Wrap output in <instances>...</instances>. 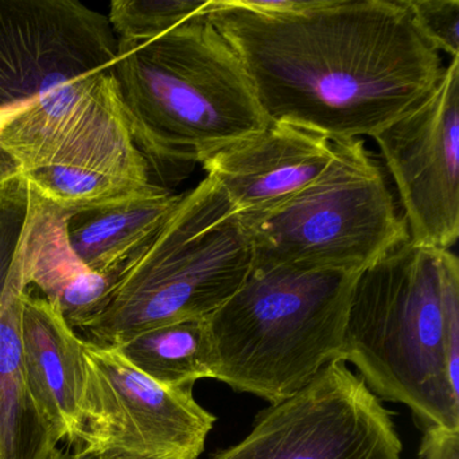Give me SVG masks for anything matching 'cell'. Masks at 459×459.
Listing matches in <instances>:
<instances>
[{
  "instance_id": "7402d4cb",
  "label": "cell",
  "mask_w": 459,
  "mask_h": 459,
  "mask_svg": "<svg viewBox=\"0 0 459 459\" xmlns=\"http://www.w3.org/2000/svg\"><path fill=\"white\" fill-rule=\"evenodd\" d=\"M48 459H142L136 458V456L122 455V454H88L85 451L79 450L74 453H65L61 448L56 447L55 450L50 453L49 458Z\"/></svg>"
},
{
  "instance_id": "ffe728a7",
  "label": "cell",
  "mask_w": 459,
  "mask_h": 459,
  "mask_svg": "<svg viewBox=\"0 0 459 459\" xmlns=\"http://www.w3.org/2000/svg\"><path fill=\"white\" fill-rule=\"evenodd\" d=\"M421 36L437 53L459 58L458 0H405Z\"/></svg>"
},
{
  "instance_id": "8992f818",
  "label": "cell",
  "mask_w": 459,
  "mask_h": 459,
  "mask_svg": "<svg viewBox=\"0 0 459 459\" xmlns=\"http://www.w3.org/2000/svg\"><path fill=\"white\" fill-rule=\"evenodd\" d=\"M332 143V160L308 186L271 208L240 214L252 268L359 273L410 240L365 142Z\"/></svg>"
},
{
  "instance_id": "277c9868",
  "label": "cell",
  "mask_w": 459,
  "mask_h": 459,
  "mask_svg": "<svg viewBox=\"0 0 459 459\" xmlns=\"http://www.w3.org/2000/svg\"><path fill=\"white\" fill-rule=\"evenodd\" d=\"M357 275L251 268L240 289L206 318L214 378L270 404L294 396L340 359Z\"/></svg>"
},
{
  "instance_id": "52a82bcc",
  "label": "cell",
  "mask_w": 459,
  "mask_h": 459,
  "mask_svg": "<svg viewBox=\"0 0 459 459\" xmlns=\"http://www.w3.org/2000/svg\"><path fill=\"white\" fill-rule=\"evenodd\" d=\"M85 386L76 448L142 459H198L213 413L193 386H169L134 367L115 346L82 338Z\"/></svg>"
},
{
  "instance_id": "ba28073f",
  "label": "cell",
  "mask_w": 459,
  "mask_h": 459,
  "mask_svg": "<svg viewBox=\"0 0 459 459\" xmlns=\"http://www.w3.org/2000/svg\"><path fill=\"white\" fill-rule=\"evenodd\" d=\"M44 168L82 169L152 184L112 68L53 88L0 133V174Z\"/></svg>"
},
{
  "instance_id": "d6986e66",
  "label": "cell",
  "mask_w": 459,
  "mask_h": 459,
  "mask_svg": "<svg viewBox=\"0 0 459 459\" xmlns=\"http://www.w3.org/2000/svg\"><path fill=\"white\" fill-rule=\"evenodd\" d=\"M213 4L214 0H114L108 21L117 41H150L208 15Z\"/></svg>"
},
{
  "instance_id": "3957f363",
  "label": "cell",
  "mask_w": 459,
  "mask_h": 459,
  "mask_svg": "<svg viewBox=\"0 0 459 459\" xmlns=\"http://www.w3.org/2000/svg\"><path fill=\"white\" fill-rule=\"evenodd\" d=\"M131 135L160 178L271 125L208 15L150 41H117L112 65Z\"/></svg>"
},
{
  "instance_id": "603a6c76",
  "label": "cell",
  "mask_w": 459,
  "mask_h": 459,
  "mask_svg": "<svg viewBox=\"0 0 459 459\" xmlns=\"http://www.w3.org/2000/svg\"><path fill=\"white\" fill-rule=\"evenodd\" d=\"M39 100V99H37ZM37 100L25 101V103L13 104V106H0V133L14 122L20 115L28 111Z\"/></svg>"
},
{
  "instance_id": "6da1fadb",
  "label": "cell",
  "mask_w": 459,
  "mask_h": 459,
  "mask_svg": "<svg viewBox=\"0 0 459 459\" xmlns=\"http://www.w3.org/2000/svg\"><path fill=\"white\" fill-rule=\"evenodd\" d=\"M208 18L268 120L330 142L373 138L420 103L445 68L405 0H319L287 15L214 0Z\"/></svg>"
},
{
  "instance_id": "ac0fdd59",
  "label": "cell",
  "mask_w": 459,
  "mask_h": 459,
  "mask_svg": "<svg viewBox=\"0 0 459 459\" xmlns=\"http://www.w3.org/2000/svg\"><path fill=\"white\" fill-rule=\"evenodd\" d=\"M23 176L42 198L68 214L138 197L155 184L143 185L120 177L74 168H44Z\"/></svg>"
},
{
  "instance_id": "9a60e30c",
  "label": "cell",
  "mask_w": 459,
  "mask_h": 459,
  "mask_svg": "<svg viewBox=\"0 0 459 459\" xmlns=\"http://www.w3.org/2000/svg\"><path fill=\"white\" fill-rule=\"evenodd\" d=\"M182 195L152 184L138 197L68 214L66 232L77 256L95 273L117 279L181 201Z\"/></svg>"
},
{
  "instance_id": "9c48e42d",
  "label": "cell",
  "mask_w": 459,
  "mask_h": 459,
  "mask_svg": "<svg viewBox=\"0 0 459 459\" xmlns=\"http://www.w3.org/2000/svg\"><path fill=\"white\" fill-rule=\"evenodd\" d=\"M392 412L334 359L305 388L257 413L251 431L208 459H402Z\"/></svg>"
},
{
  "instance_id": "30bf717a",
  "label": "cell",
  "mask_w": 459,
  "mask_h": 459,
  "mask_svg": "<svg viewBox=\"0 0 459 459\" xmlns=\"http://www.w3.org/2000/svg\"><path fill=\"white\" fill-rule=\"evenodd\" d=\"M402 204L411 243L450 249L459 238V58L429 95L373 136Z\"/></svg>"
},
{
  "instance_id": "2e32d148",
  "label": "cell",
  "mask_w": 459,
  "mask_h": 459,
  "mask_svg": "<svg viewBox=\"0 0 459 459\" xmlns=\"http://www.w3.org/2000/svg\"><path fill=\"white\" fill-rule=\"evenodd\" d=\"M28 290L22 249L0 299V459H48L58 446L34 404L23 372L21 311Z\"/></svg>"
},
{
  "instance_id": "8fae6325",
  "label": "cell",
  "mask_w": 459,
  "mask_h": 459,
  "mask_svg": "<svg viewBox=\"0 0 459 459\" xmlns=\"http://www.w3.org/2000/svg\"><path fill=\"white\" fill-rule=\"evenodd\" d=\"M117 53L108 17L79 0H0V106L111 69Z\"/></svg>"
},
{
  "instance_id": "7c38bea8",
  "label": "cell",
  "mask_w": 459,
  "mask_h": 459,
  "mask_svg": "<svg viewBox=\"0 0 459 459\" xmlns=\"http://www.w3.org/2000/svg\"><path fill=\"white\" fill-rule=\"evenodd\" d=\"M333 157L326 136L271 123L228 144L201 166L238 214L271 208L321 176Z\"/></svg>"
},
{
  "instance_id": "e0dca14e",
  "label": "cell",
  "mask_w": 459,
  "mask_h": 459,
  "mask_svg": "<svg viewBox=\"0 0 459 459\" xmlns=\"http://www.w3.org/2000/svg\"><path fill=\"white\" fill-rule=\"evenodd\" d=\"M112 346L163 385L195 386L201 378L216 377V351L206 318L152 327Z\"/></svg>"
},
{
  "instance_id": "5b68a950",
  "label": "cell",
  "mask_w": 459,
  "mask_h": 459,
  "mask_svg": "<svg viewBox=\"0 0 459 459\" xmlns=\"http://www.w3.org/2000/svg\"><path fill=\"white\" fill-rule=\"evenodd\" d=\"M240 214L205 177L117 273L103 308L80 327L93 342L174 322L208 318L251 273Z\"/></svg>"
},
{
  "instance_id": "7a4b0ae2",
  "label": "cell",
  "mask_w": 459,
  "mask_h": 459,
  "mask_svg": "<svg viewBox=\"0 0 459 459\" xmlns=\"http://www.w3.org/2000/svg\"><path fill=\"white\" fill-rule=\"evenodd\" d=\"M341 361L420 429L459 431V263L411 243L357 275Z\"/></svg>"
},
{
  "instance_id": "44dd1931",
  "label": "cell",
  "mask_w": 459,
  "mask_h": 459,
  "mask_svg": "<svg viewBox=\"0 0 459 459\" xmlns=\"http://www.w3.org/2000/svg\"><path fill=\"white\" fill-rule=\"evenodd\" d=\"M419 459H459V431L437 427L424 429Z\"/></svg>"
},
{
  "instance_id": "5bb4252c",
  "label": "cell",
  "mask_w": 459,
  "mask_h": 459,
  "mask_svg": "<svg viewBox=\"0 0 459 459\" xmlns=\"http://www.w3.org/2000/svg\"><path fill=\"white\" fill-rule=\"evenodd\" d=\"M66 219L68 213L31 186L23 275L29 289L39 290L74 329H80L103 308L115 279L95 273L77 256L69 243Z\"/></svg>"
},
{
  "instance_id": "4fadbf2b",
  "label": "cell",
  "mask_w": 459,
  "mask_h": 459,
  "mask_svg": "<svg viewBox=\"0 0 459 459\" xmlns=\"http://www.w3.org/2000/svg\"><path fill=\"white\" fill-rule=\"evenodd\" d=\"M82 338L44 297L23 294L21 346L34 404L57 443L74 445L82 431L85 369Z\"/></svg>"
}]
</instances>
